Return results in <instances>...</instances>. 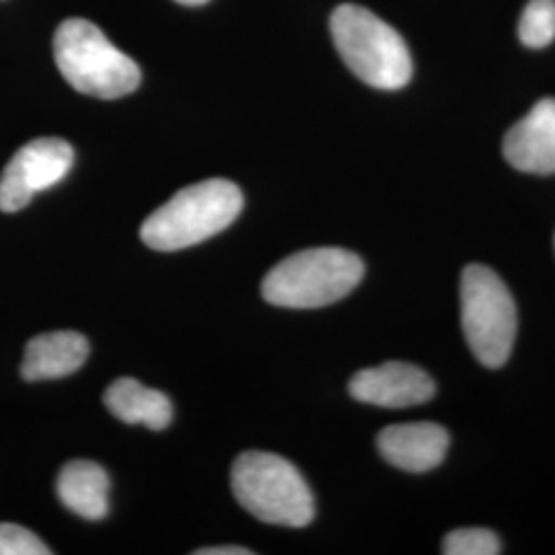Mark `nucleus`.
<instances>
[{
	"label": "nucleus",
	"instance_id": "obj_18",
	"mask_svg": "<svg viewBox=\"0 0 555 555\" xmlns=\"http://www.w3.org/2000/svg\"><path fill=\"white\" fill-rule=\"evenodd\" d=\"M179 4H188V7H198V4H204V2H208V0H176Z\"/></svg>",
	"mask_w": 555,
	"mask_h": 555
},
{
	"label": "nucleus",
	"instance_id": "obj_6",
	"mask_svg": "<svg viewBox=\"0 0 555 555\" xmlns=\"http://www.w3.org/2000/svg\"><path fill=\"white\" fill-rule=\"evenodd\" d=\"M461 325L467 346L486 369L508 362L518 332L515 297L488 266L472 263L461 274Z\"/></svg>",
	"mask_w": 555,
	"mask_h": 555
},
{
	"label": "nucleus",
	"instance_id": "obj_1",
	"mask_svg": "<svg viewBox=\"0 0 555 555\" xmlns=\"http://www.w3.org/2000/svg\"><path fill=\"white\" fill-rule=\"evenodd\" d=\"M243 210V194L229 179H206L183 188L140 227L157 251H179L219 235Z\"/></svg>",
	"mask_w": 555,
	"mask_h": 555
},
{
	"label": "nucleus",
	"instance_id": "obj_10",
	"mask_svg": "<svg viewBox=\"0 0 555 555\" xmlns=\"http://www.w3.org/2000/svg\"><path fill=\"white\" fill-rule=\"evenodd\" d=\"M449 447V433L435 422L393 424L383 428L377 437L380 456L397 469L410 474H426L438 467Z\"/></svg>",
	"mask_w": 555,
	"mask_h": 555
},
{
	"label": "nucleus",
	"instance_id": "obj_14",
	"mask_svg": "<svg viewBox=\"0 0 555 555\" xmlns=\"http://www.w3.org/2000/svg\"><path fill=\"white\" fill-rule=\"evenodd\" d=\"M518 38L527 48H545L555 40V0H529L518 21Z\"/></svg>",
	"mask_w": 555,
	"mask_h": 555
},
{
	"label": "nucleus",
	"instance_id": "obj_17",
	"mask_svg": "<svg viewBox=\"0 0 555 555\" xmlns=\"http://www.w3.org/2000/svg\"><path fill=\"white\" fill-rule=\"evenodd\" d=\"M196 555H251V550H245V547H238V545H224V547H204L194 552Z\"/></svg>",
	"mask_w": 555,
	"mask_h": 555
},
{
	"label": "nucleus",
	"instance_id": "obj_19",
	"mask_svg": "<svg viewBox=\"0 0 555 555\" xmlns=\"http://www.w3.org/2000/svg\"><path fill=\"white\" fill-rule=\"evenodd\" d=\"M554 245H555V238H554Z\"/></svg>",
	"mask_w": 555,
	"mask_h": 555
},
{
	"label": "nucleus",
	"instance_id": "obj_11",
	"mask_svg": "<svg viewBox=\"0 0 555 555\" xmlns=\"http://www.w3.org/2000/svg\"><path fill=\"white\" fill-rule=\"evenodd\" d=\"M89 358V341L79 332L41 334L25 346L21 377L29 383L64 378L77 373Z\"/></svg>",
	"mask_w": 555,
	"mask_h": 555
},
{
	"label": "nucleus",
	"instance_id": "obj_9",
	"mask_svg": "<svg viewBox=\"0 0 555 555\" xmlns=\"http://www.w3.org/2000/svg\"><path fill=\"white\" fill-rule=\"evenodd\" d=\"M504 159L522 173H555V100L537 101L533 109L504 137Z\"/></svg>",
	"mask_w": 555,
	"mask_h": 555
},
{
	"label": "nucleus",
	"instance_id": "obj_13",
	"mask_svg": "<svg viewBox=\"0 0 555 555\" xmlns=\"http://www.w3.org/2000/svg\"><path fill=\"white\" fill-rule=\"evenodd\" d=\"M105 408L126 424H142L149 430H165L173 420L169 397L144 387L137 378H118L103 396Z\"/></svg>",
	"mask_w": 555,
	"mask_h": 555
},
{
	"label": "nucleus",
	"instance_id": "obj_4",
	"mask_svg": "<svg viewBox=\"0 0 555 555\" xmlns=\"http://www.w3.org/2000/svg\"><path fill=\"white\" fill-rule=\"evenodd\" d=\"M364 278V261L339 247H315L282 259L261 282L276 307L319 309L348 297Z\"/></svg>",
	"mask_w": 555,
	"mask_h": 555
},
{
	"label": "nucleus",
	"instance_id": "obj_16",
	"mask_svg": "<svg viewBox=\"0 0 555 555\" xmlns=\"http://www.w3.org/2000/svg\"><path fill=\"white\" fill-rule=\"evenodd\" d=\"M40 537L34 535L29 529L0 522V555H50Z\"/></svg>",
	"mask_w": 555,
	"mask_h": 555
},
{
	"label": "nucleus",
	"instance_id": "obj_2",
	"mask_svg": "<svg viewBox=\"0 0 555 555\" xmlns=\"http://www.w3.org/2000/svg\"><path fill=\"white\" fill-rule=\"evenodd\" d=\"M330 29L337 54L362 82L397 91L412 79L414 62L408 43L369 9L339 4L332 13Z\"/></svg>",
	"mask_w": 555,
	"mask_h": 555
},
{
	"label": "nucleus",
	"instance_id": "obj_5",
	"mask_svg": "<svg viewBox=\"0 0 555 555\" xmlns=\"http://www.w3.org/2000/svg\"><path fill=\"white\" fill-rule=\"evenodd\" d=\"M231 486L238 504L261 522L302 529L315 518L309 483L284 456L247 451L237 456Z\"/></svg>",
	"mask_w": 555,
	"mask_h": 555
},
{
	"label": "nucleus",
	"instance_id": "obj_7",
	"mask_svg": "<svg viewBox=\"0 0 555 555\" xmlns=\"http://www.w3.org/2000/svg\"><path fill=\"white\" fill-rule=\"evenodd\" d=\"M75 163L73 146L62 139H36L21 146L0 176V210L20 212L36 194L54 188Z\"/></svg>",
	"mask_w": 555,
	"mask_h": 555
},
{
	"label": "nucleus",
	"instance_id": "obj_15",
	"mask_svg": "<svg viewBox=\"0 0 555 555\" xmlns=\"http://www.w3.org/2000/svg\"><path fill=\"white\" fill-rule=\"evenodd\" d=\"M444 555H498L502 541L490 529H456L442 541Z\"/></svg>",
	"mask_w": 555,
	"mask_h": 555
},
{
	"label": "nucleus",
	"instance_id": "obj_12",
	"mask_svg": "<svg viewBox=\"0 0 555 555\" xmlns=\"http://www.w3.org/2000/svg\"><path fill=\"white\" fill-rule=\"evenodd\" d=\"M56 492L60 502L87 520H101L109 513V476L93 461H70L62 467Z\"/></svg>",
	"mask_w": 555,
	"mask_h": 555
},
{
	"label": "nucleus",
	"instance_id": "obj_8",
	"mask_svg": "<svg viewBox=\"0 0 555 555\" xmlns=\"http://www.w3.org/2000/svg\"><path fill=\"white\" fill-rule=\"evenodd\" d=\"M350 396L362 403L401 410L414 408L437 396V383L426 371L408 362H385L358 371L348 385Z\"/></svg>",
	"mask_w": 555,
	"mask_h": 555
},
{
	"label": "nucleus",
	"instance_id": "obj_3",
	"mask_svg": "<svg viewBox=\"0 0 555 555\" xmlns=\"http://www.w3.org/2000/svg\"><path fill=\"white\" fill-rule=\"evenodd\" d=\"M54 60L62 77L82 95L119 100L137 91L140 66L118 50L91 21L66 20L54 36Z\"/></svg>",
	"mask_w": 555,
	"mask_h": 555
}]
</instances>
